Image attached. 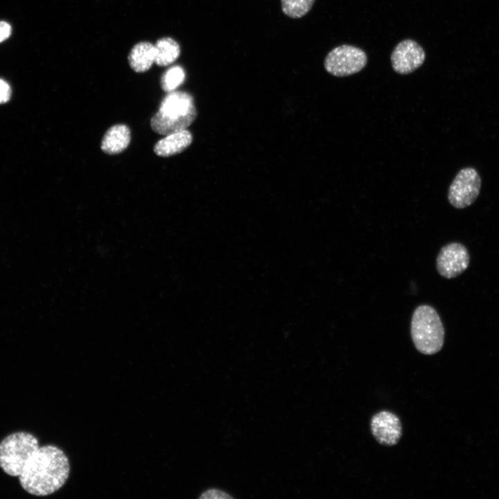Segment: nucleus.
<instances>
[{"label":"nucleus","mask_w":499,"mask_h":499,"mask_svg":"<svg viewBox=\"0 0 499 499\" xmlns=\"http://www.w3.org/2000/svg\"><path fill=\"white\" fill-rule=\"evenodd\" d=\"M192 141L191 133L185 129L166 135L157 141L154 146V152L159 157H170L182 152Z\"/></svg>","instance_id":"obj_10"},{"label":"nucleus","mask_w":499,"mask_h":499,"mask_svg":"<svg viewBox=\"0 0 499 499\" xmlns=\"http://www.w3.org/2000/svg\"><path fill=\"white\" fill-rule=\"evenodd\" d=\"M426 58L423 48L412 40L399 42L391 55L393 69L399 74H409L420 67Z\"/></svg>","instance_id":"obj_8"},{"label":"nucleus","mask_w":499,"mask_h":499,"mask_svg":"<svg viewBox=\"0 0 499 499\" xmlns=\"http://www.w3.org/2000/svg\"><path fill=\"white\" fill-rule=\"evenodd\" d=\"M470 255L462 243L453 242L441 247L439 252L436 267L439 274L446 279H453L468 268Z\"/></svg>","instance_id":"obj_7"},{"label":"nucleus","mask_w":499,"mask_h":499,"mask_svg":"<svg viewBox=\"0 0 499 499\" xmlns=\"http://www.w3.org/2000/svg\"><path fill=\"white\" fill-rule=\"evenodd\" d=\"M410 333L415 348L425 355L438 353L444 342V328L436 310L426 304L414 310Z\"/></svg>","instance_id":"obj_3"},{"label":"nucleus","mask_w":499,"mask_h":499,"mask_svg":"<svg viewBox=\"0 0 499 499\" xmlns=\"http://www.w3.org/2000/svg\"><path fill=\"white\" fill-rule=\"evenodd\" d=\"M185 79V71L180 66L168 68L161 78V87L166 92L173 91Z\"/></svg>","instance_id":"obj_15"},{"label":"nucleus","mask_w":499,"mask_h":499,"mask_svg":"<svg viewBox=\"0 0 499 499\" xmlns=\"http://www.w3.org/2000/svg\"><path fill=\"white\" fill-rule=\"evenodd\" d=\"M371 430L379 444L387 446L396 444L402 435L399 419L388 411L379 412L371 418Z\"/></svg>","instance_id":"obj_9"},{"label":"nucleus","mask_w":499,"mask_h":499,"mask_svg":"<svg viewBox=\"0 0 499 499\" xmlns=\"http://www.w3.org/2000/svg\"><path fill=\"white\" fill-rule=\"evenodd\" d=\"M40 447L37 438L24 431L10 434L0 442V467L8 475L19 477Z\"/></svg>","instance_id":"obj_4"},{"label":"nucleus","mask_w":499,"mask_h":499,"mask_svg":"<svg viewBox=\"0 0 499 499\" xmlns=\"http://www.w3.org/2000/svg\"><path fill=\"white\" fill-rule=\"evenodd\" d=\"M481 178L475 168L461 169L449 186L448 200L456 209L471 205L478 197L481 189Z\"/></svg>","instance_id":"obj_6"},{"label":"nucleus","mask_w":499,"mask_h":499,"mask_svg":"<svg viewBox=\"0 0 499 499\" xmlns=\"http://www.w3.org/2000/svg\"><path fill=\"white\" fill-rule=\"evenodd\" d=\"M200 498H231L226 492L218 489H209L202 493Z\"/></svg>","instance_id":"obj_16"},{"label":"nucleus","mask_w":499,"mask_h":499,"mask_svg":"<svg viewBox=\"0 0 499 499\" xmlns=\"http://www.w3.org/2000/svg\"><path fill=\"white\" fill-rule=\"evenodd\" d=\"M70 472L69 459L60 448L40 446L19 476L21 487L28 493L46 496L59 490Z\"/></svg>","instance_id":"obj_1"},{"label":"nucleus","mask_w":499,"mask_h":499,"mask_svg":"<svg viewBox=\"0 0 499 499\" xmlns=\"http://www.w3.org/2000/svg\"><path fill=\"white\" fill-rule=\"evenodd\" d=\"M156 49L155 62L158 66L166 67L173 63L180 55V46L171 37H162L155 44Z\"/></svg>","instance_id":"obj_13"},{"label":"nucleus","mask_w":499,"mask_h":499,"mask_svg":"<svg viewBox=\"0 0 499 499\" xmlns=\"http://www.w3.org/2000/svg\"><path fill=\"white\" fill-rule=\"evenodd\" d=\"M11 96L10 85L3 79L0 78V104L9 100Z\"/></svg>","instance_id":"obj_17"},{"label":"nucleus","mask_w":499,"mask_h":499,"mask_svg":"<svg viewBox=\"0 0 499 499\" xmlns=\"http://www.w3.org/2000/svg\"><path fill=\"white\" fill-rule=\"evenodd\" d=\"M314 2L315 0H281V10L291 18H301L310 11Z\"/></svg>","instance_id":"obj_14"},{"label":"nucleus","mask_w":499,"mask_h":499,"mask_svg":"<svg viewBox=\"0 0 499 499\" xmlns=\"http://www.w3.org/2000/svg\"><path fill=\"white\" fill-rule=\"evenodd\" d=\"M11 33V26L5 21H0V43L7 40Z\"/></svg>","instance_id":"obj_18"},{"label":"nucleus","mask_w":499,"mask_h":499,"mask_svg":"<svg viewBox=\"0 0 499 499\" xmlns=\"http://www.w3.org/2000/svg\"><path fill=\"white\" fill-rule=\"evenodd\" d=\"M156 49L154 44L143 41L137 43L130 51L128 62L133 71L143 73L155 62Z\"/></svg>","instance_id":"obj_12"},{"label":"nucleus","mask_w":499,"mask_h":499,"mask_svg":"<svg viewBox=\"0 0 499 499\" xmlns=\"http://www.w3.org/2000/svg\"><path fill=\"white\" fill-rule=\"evenodd\" d=\"M367 62V55L362 49L344 44L328 53L324 60V68L334 76L344 77L359 72L366 66Z\"/></svg>","instance_id":"obj_5"},{"label":"nucleus","mask_w":499,"mask_h":499,"mask_svg":"<svg viewBox=\"0 0 499 499\" xmlns=\"http://www.w3.org/2000/svg\"><path fill=\"white\" fill-rule=\"evenodd\" d=\"M131 140L130 128L124 124H116L110 128L101 141V150L108 155H116L124 151Z\"/></svg>","instance_id":"obj_11"},{"label":"nucleus","mask_w":499,"mask_h":499,"mask_svg":"<svg viewBox=\"0 0 499 499\" xmlns=\"http://www.w3.org/2000/svg\"><path fill=\"white\" fill-rule=\"evenodd\" d=\"M193 98L185 91H171L162 100L150 120L152 130L161 135L185 130L196 119Z\"/></svg>","instance_id":"obj_2"}]
</instances>
